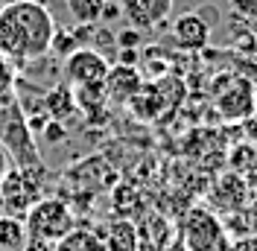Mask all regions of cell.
<instances>
[{
  "label": "cell",
  "instance_id": "cell-1",
  "mask_svg": "<svg viewBox=\"0 0 257 251\" xmlns=\"http://www.w3.org/2000/svg\"><path fill=\"white\" fill-rule=\"evenodd\" d=\"M56 35V21L47 6L24 0L0 9V56L12 64L38 62L50 53Z\"/></svg>",
  "mask_w": 257,
  "mask_h": 251
},
{
  "label": "cell",
  "instance_id": "cell-2",
  "mask_svg": "<svg viewBox=\"0 0 257 251\" xmlns=\"http://www.w3.org/2000/svg\"><path fill=\"white\" fill-rule=\"evenodd\" d=\"M0 143L6 146V152L12 158V167L35 170V173L44 170L38 143H35V135H32L30 123H27V114L21 108L18 94L0 99Z\"/></svg>",
  "mask_w": 257,
  "mask_h": 251
},
{
  "label": "cell",
  "instance_id": "cell-3",
  "mask_svg": "<svg viewBox=\"0 0 257 251\" xmlns=\"http://www.w3.org/2000/svg\"><path fill=\"white\" fill-rule=\"evenodd\" d=\"M24 228H27V236L30 239L56 245L59 239H64V236L76 228V213L70 210V204L64 202V199L44 196V199H38L27 210Z\"/></svg>",
  "mask_w": 257,
  "mask_h": 251
},
{
  "label": "cell",
  "instance_id": "cell-4",
  "mask_svg": "<svg viewBox=\"0 0 257 251\" xmlns=\"http://www.w3.org/2000/svg\"><path fill=\"white\" fill-rule=\"evenodd\" d=\"M41 173L35 170H18L12 167L9 175L0 181V204H3V216H15V219H24L27 210L38 199H44L41 193Z\"/></svg>",
  "mask_w": 257,
  "mask_h": 251
},
{
  "label": "cell",
  "instance_id": "cell-5",
  "mask_svg": "<svg viewBox=\"0 0 257 251\" xmlns=\"http://www.w3.org/2000/svg\"><path fill=\"white\" fill-rule=\"evenodd\" d=\"M108 59L94 47H76L67 59H64V85L76 88H88V85H102L108 76Z\"/></svg>",
  "mask_w": 257,
  "mask_h": 251
},
{
  "label": "cell",
  "instance_id": "cell-6",
  "mask_svg": "<svg viewBox=\"0 0 257 251\" xmlns=\"http://www.w3.org/2000/svg\"><path fill=\"white\" fill-rule=\"evenodd\" d=\"M184 242L187 251H216L225 248V231L213 213L196 207L184 222Z\"/></svg>",
  "mask_w": 257,
  "mask_h": 251
},
{
  "label": "cell",
  "instance_id": "cell-7",
  "mask_svg": "<svg viewBox=\"0 0 257 251\" xmlns=\"http://www.w3.org/2000/svg\"><path fill=\"white\" fill-rule=\"evenodd\" d=\"M173 6H176V0H120L117 3L120 15L132 24V30L138 32L161 27L173 15Z\"/></svg>",
  "mask_w": 257,
  "mask_h": 251
},
{
  "label": "cell",
  "instance_id": "cell-8",
  "mask_svg": "<svg viewBox=\"0 0 257 251\" xmlns=\"http://www.w3.org/2000/svg\"><path fill=\"white\" fill-rule=\"evenodd\" d=\"M216 108L225 120L240 123L245 117H251L257 111V99H254V82L251 79H234L222 94L216 96Z\"/></svg>",
  "mask_w": 257,
  "mask_h": 251
},
{
  "label": "cell",
  "instance_id": "cell-9",
  "mask_svg": "<svg viewBox=\"0 0 257 251\" xmlns=\"http://www.w3.org/2000/svg\"><path fill=\"white\" fill-rule=\"evenodd\" d=\"M141 88H144V76L132 64H111L108 76L102 82V91L111 102H132L141 94Z\"/></svg>",
  "mask_w": 257,
  "mask_h": 251
},
{
  "label": "cell",
  "instance_id": "cell-10",
  "mask_svg": "<svg viewBox=\"0 0 257 251\" xmlns=\"http://www.w3.org/2000/svg\"><path fill=\"white\" fill-rule=\"evenodd\" d=\"M210 38V24L202 18V12H184L173 24V41L181 50H202Z\"/></svg>",
  "mask_w": 257,
  "mask_h": 251
},
{
  "label": "cell",
  "instance_id": "cell-11",
  "mask_svg": "<svg viewBox=\"0 0 257 251\" xmlns=\"http://www.w3.org/2000/svg\"><path fill=\"white\" fill-rule=\"evenodd\" d=\"M41 108L47 114L50 120H56V123H64V120H70L73 114H76V94H73V88L70 85H56V88H50L44 99H41Z\"/></svg>",
  "mask_w": 257,
  "mask_h": 251
},
{
  "label": "cell",
  "instance_id": "cell-12",
  "mask_svg": "<svg viewBox=\"0 0 257 251\" xmlns=\"http://www.w3.org/2000/svg\"><path fill=\"white\" fill-rule=\"evenodd\" d=\"M53 251H108V245H105V239L96 234V231L76 225L64 239H59L53 245Z\"/></svg>",
  "mask_w": 257,
  "mask_h": 251
},
{
  "label": "cell",
  "instance_id": "cell-13",
  "mask_svg": "<svg viewBox=\"0 0 257 251\" xmlns=\"http://www.w3.org/2000/svg\"><path fill=\"white\" fill-rule=\"evenodd\" d=\"M30 242L24 219L15 216H0V251H24V245Z\"/></svg>",
  "mask_w": 257,
  "mask_h": 251
},
{
  "label": "cell",
  "instance_id": "cell-14",
  "mask_svg": "<svg viewBox=\"0 0 257 251\" xmlns=\"http://www.w3.org/2000/svg\"><path fill=\"white\" fill-rule=\"evenodd\" d=\"M67 9L76 24L94 27L99 18L105 15V0H67Z\"/></svg>",
  "mask_w": 257,
  "mask_h": 251
},
{
  "label": "cell",
  "instance_id": "cell-15",
  "mask_svg": "<svg viewBox=\"0 0 257 251\" xmlns=\"http://www.w3.org/2000/svg\"><path fill=\"white\" fill-rule=\"evenodd\" d=\"M135 242H138V231L132 222H114L105 236L108 251H135Z\"/></svg>",
  "mask_w": 257,
  "mask_h": 251
},
{
  "label": "cell",
  "instance_id": "cell-16",
  "mask_svg": "<svg viewBox=\"0 0 257 251\" xmlns=\"http://www.w3.org/2000/svg\"><path fill=\"white\" fill-rule=\"evenodd\" d=\"M15 82H18L15 64L9 62L6 56H0V99H3V96H12V94H15Z\"/></svg>",
  "mask_w": 257,
  "mask_h": 251
},
{
  "label": "cell",
  "instance_id": "cell-17",
  "mask_svg": "<svg viewBox=\"0 0 257 251\" xmlns=\"http://www.w3.org/2000/svg\"><path fill=\"white\" fill-rule=\"evenodd\" d=\"M76 50V38H73V32L67 30H56V35H53V44H50V53H59V56H70Z\"/></svg>",
  "mask_w": 257,
  "mask_h": 251
},
{
  "label": "cell",
  "instance_id": "cell-18",
  "mask_svg": "<svg viewBox=\"0 0 257 251\" xmlns=\"http://www.w3.org/2000/svg\"><path fill=\"white\" fill-rule=\"evenodd\" d=\"M38 135H44V141H50V143H59V141H64V123H56V120H50Z\"/></svg>",
  "mask_w": 257,
  "mask_h": 251
},
{
  "label": "cell",
  "instance_id": "cell-19",
  "mask_svg": "<svg viewBox=\"0 0 257 251\" xmlns=\"http://www.w3.org/2000/svg\"><path fill=\"white\" fill-rule=\"evenodd\" d=\"M231 6L242 18H257V0H231Z\"/></svg>",
  "mask_w": 257,
  "mask_h": 251
},
{
  "label": "cell",
  "instance_id": "cell-20",
  "mask_svg": "<svg viewBox=\"0 0 257 251\" xmlns=\"http://www.w3.org/2000/svg\"><path fill=\"white\" fill-rule=\"evenodd\" d=\"M138 41H141V32L138 30H126V32L117 35V44H120V47H135Z\"/></svg>",
  "mask_w": 257,
  "mask_h": 251
},
{
  "label": "cell",
  "instance_id": "cell-21",
  "mask_svg": "<svg viewBox=\"0 0 257 251\" xmlns=\"http://www.w3.org/2000/svg\"><path fill=\"white\" fill-rule=\"evenodd\" d=\"M9 170H12V158H9V152H6V146L0 143V181L9 175Z\"/></svg>",
  "mask_w": 257,
  "mask_h": 251
},
{
  "label": "cell",
  "instance_id": "cell-22",
  "mask_svg": "<svg viewBox=\"0 0 257 251\" xmlns=\"http://www.w3.org/2000/svg\"><path fill=\"white\" fill-rule=\"evenodd\" d=\"M24 251H53V245H50V242H38V239H30V242L24 245Z\"/></svg>",
  "mask_w": 257,
  "mask_h": 251
},
{
  "label": "cell",
  "instance_id": "cell-23",
  "mask_svg": "<svg viewBox=\"0 0 257 251\" xmlns=\"http://www.w3.org/2000/svg\"><path fill=\"white\" fill-rule=\"evenodd\" d=\"M237 251H257V236H248V239H242Z\"/></svg>",
  "mask_w": 257,
  "mask_h": 251
},
{
  "label": "cell",
  "instance_id": "cell-24",
  "mask_svg": "<svg viewBox=\"0 0 257 251\" xmlns=\"http://www.w3.org/2000/svg\"><path fill=\"white\" fill-rule=\"evenodd\" d=\"M15 3H24V0H0V9H6V6H15Z\"/></svg>",
  "mask_w": 257,
  "mask_h": 251
},
{
  "label": "cell",
  "instance_id": "cell-25",
  "mask_svg": "<svg viewBox=\"0 0 257 251\" xmlns=\"http://www.w3.org/2000/svg\"><path fill=\"white\" fill-rule=\"evenodd\" d=\"M0 216H3V204H0Z\"/></svg>",
  "mask_w": 257,
  "mask_h": 251
}]
</instances>
